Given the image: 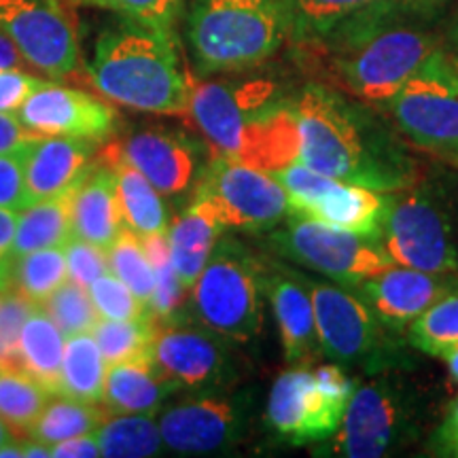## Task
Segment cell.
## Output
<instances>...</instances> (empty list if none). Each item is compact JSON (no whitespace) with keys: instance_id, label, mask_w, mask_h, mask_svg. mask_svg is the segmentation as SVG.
Segmentation results:
<instances>
[{"instance_id":"obj_1","label":"cell","mask_w":458,"mask_h":458,"mask_svg":"<svg viewBox=\"0 0 458 458\" xmlns=\"http://www.w3.org/2000/svg\"><path fill=\"white\" fill-rule=\"evenodd\" d=\"M293 106L303 164L334 181L382 193L411 187L414 162L368 106L325 85H308Z\"/></svg>"},{"instance_id":"obj_2","label":"cell","mask_w":458,"mask_h":458,"mask_svg":"<svg viewBox=\"0 0 458 458\" xmlns=\"http://www.w3.org/2000/svg\"><path fill=\"white\" fill-rule=\"evenodd\" d=\"M331 72L348 94L385 106L397 89L439 51L437 32L422 3L386 0L318 38Z\"/></svg>"},{"instance_id":"obj_3","label":"cell","mask_w":458,"mask_h":458,"mask_svg":"<svg viewBox=\"0 0 458 458\" xmlns=\"http://www.w3.org/2000/svg\"><path fill=\"white\" fill-rule=\"evenodd\" d=\"M89 81L114 105L151 114H187L191 79L174 32L136 21L106 28L88 66Z\"/></svg>"},{"instance_id":"obj_4","label":"cell","mask_w":458,"mask_h":458,"mask_svg":"<svg viewBox=\"0 0 458 458\" xmlns=\"http://www.w3.org/2000/svg\"><path fill=\"white\" fill-rule=\"evenodd\" d=\"M291 32V0H191L187 9V47L198 74L259 66Z\"/></svg>"},{"instance_id":"obj_5","label":"cell","mask_w":458,"mask_h":458,"mask_svg":"<svg viewBox=\"0 0 458 458\" xmlns=\"http://www.w3.org/2000/svg\"><path fill=\"white\" fill-rule=\"evenodd\" d=\"M266 267L244 242L221 236L191 286L193 317L233 344L253 342L263 329Z\"/></svg>"},{"instance_id":"obj_6","label":"cell","mask_w":458,"mask_h":458,"mask_svg":"<svg viewBox=\"0 0 458 458\" xmlns=\"http://www.w3.org/2000/svg\"><path fill=\"white\" fill-rule=\"evenodd\" d=\"M418 435L416 399L391 369L369 374L354 385L342 425L325 442L314 445V456L380 458L411 444Z\"/></svg>"},{"instance_id":"obj_7","label":"cell","mask_w":458,"mask_h":458,"mask_svg":"<svg viewBox=\"0 0 458 458\" xmlns=\"http://www.w3.org/2000/svg\"><path fill=\"white\" fill-rule=\"evenodd\" d=\"M314 303V318L323 357L340 368L377 374L401 363L393 331L380 323L352 289L306 278Z\"/></svg>"},{"instance_id":"obj_8","label":"cell","mask_w":458,"mask_h":458,"mask_svg":"<svg viewBox=\"0 0 458 458\" xmlns=\"http://www.w3.org/2000/svg\"><path fill=\"white\" fill-rule=\"evenodd\" d=\"M274 253L354 289L394 263L380 242L308 216L289 215L267 236Z\"/></svg>"},{"instance_id":"obj_9","label":"cell","mask_w":458,"mask_h":458,"mask_svg":"<svg viewBox=\"0 0 458 458\" xmlns=\"http://www.w3.org/2000/svg\"><path fill=\"white\" fill-rule=\"evenodd\" d=\"M253 408L250 388L189 393L157 414L165 450L176 456L225 454L249 435Z\"/></svg>"},{"instance_id":"obj_10","label":"cell","mask_w":458,"mask_h":458,"mask_svg":"<svg viewBox=\"0 0 458 458\" xmlns=\"http://www.w3.org/2000/svg\"><path fill=\"white\" fill-rule=\"evenodd\" d=\"M385 108L416 147L458 165V72L442 49L401 85Z\"/></svg>"},{"instance_id":"obj_11","label":"cell","mask_w":458,"mask_h":458,"mask_svg":"<svg viewBox=\"0 0 458 458\" xmlns=\"http://www.w3.org/2000/svg\"><path fill=\"white\" fill-rule=\"evenodd\" d=\"M380 246L394 266L431 274H458V244L452 223L425 189L393 193Z\"/></svg>"},{"instance_id":"obj_12","label":"cell","mask_w":458,"mask_h":458,"mask_svg":"<svg viewBox=\"0 0 458 458\" xmlns=\"http://www.w3.org/2000/svg\"><path fill=\"white\" fill-rule=\"evenodd\" d=\"M232 340L198 320L174 318L156 323L151 357L181 391H216L232 388L238 380V360Z\"/></svg>"},{"instance_id":"obj_13","label":"cell","mask_w":458,"mask_h":458,"mask_svg":"<svg viewBox=\"0 0 458 458\" xmlns=\"http://www.w3.org/2000/svg\"><path fill=\"white\" fill-rule=\"evenodd\" d=\"M213 199L227 229L270 233L289 216L284 187L267 172L229 156H213L198 185Z\"/></svg>"},{"instance_id":"obj_14","label":"cell","mask_w":458,"mask_h":458,"mask_svg":"<svg viewBox=\"0 0 458 458\" xmlns=\"http://www.w3.org/2000/svg\"><path fill=\"white\" fill-rule=\"evenodd\" d=\"M280 100L276 83L270 79H191L187 114L215 156L236 157L246 125Z\"/></svg>"},{"instance_id":"obj_15","label":"cell","mask_w":458,"mask_h":458,"mask_svg":"<svg viewBox=\"0 0 458 458\" xmlns=\"http://www.w3.org/2000/svg\"><path fill=\"white\" fill-rule=\"evenodd\" d=\"M0 32L49 81H62L79 68L77 30L57 0H0Z\"/></svg>"},{"instance_id":"obj_16","label":"cell","mask_w":458,"mask_h":458,"mask_svg":"<svg viewBox=\"0 0 458 458\" xmlns=\"http://www.w3.org/2000/svg\"><path fill=\"white\" fill-rule=\"evenodd\" d=\"M346 408L320 391L314 371L293 368L272 385L263 420L280 444L310 445L325 442L340 428Z\"/></svg>"},{"instance_id":"obj_17","label":"cell","mask_w":458,"mask_h":458,"mask_svg":"<svg viewBox=\"0 0 458 458\" xmlns=\"http://www.w3.org/2000/svg\"><path fill=\"white\" fill-rule=\"evenodd\" d=\"M20 122L41 136H71L100 142L114 131V111L81 89L45 81L17 111Z\"/></svg>"},{"instance_id":"obj_18","label":"cell","mask_w":458,"mask_h":458,"mask_svg":"<svg viewBox=\"0 0 458 458\" xmlns=\"http://www.w3.org/2000/svg\"><path fill=\"white\" fill-rule=\"evenodd\" d=\"M454 291H458V274H431L401 266L354 286V293L393 334H403L435 301Z\"/></svg>"},{"instance_id":"obj_19","label":"cell","mask_w":458,"mask_h":458,"mask_svg":"<svg viewBox=\"0 0 458 458\" xmlns=\"http://www.w3.org/2000/svg\"><path fill=\"white\" fill-rule=\"evenodd\" d=\"M114 156L134 165L164 198H179L187 193L202 176L199 147L182 131L147 128L131 131L122 145L113 148Z\"/></svg>"},{"instance_id":"obj_20","label":"cell","mask_w":458,"mask_h":458,"mask_svg":"<svg viewBox=\"0 0 458 458\" xmlns=\"http://www.w3.org/2000/svg\"><path fill=\"white\" fill-rule=\"evenodd\" d=\"M263 283H266V297H270L274 318H276L286 363L293 368H308L323 359L306 276L289 267L276 266L274 270L266 267Z\"/></svg>"},{"instance_id":"obj_21","label":"cell","mask_w":458,"mask_h":458,"mask_svg":"<svg viewBox=\"0 0 458 458\" xmlns=\"http://www.w3.org/2000/svg\"><path fill=\"white\" fill-rule=\"evenodd\" d=\"M94 140L38 136L26 153V189L30 204L74 191L94 165Z\"/></svg>"},{"instance_id":"obj_22","label":"cell","mask_w":458,"mask_h":458,"mask_svg":"<svg viewBox=\"0 0 458 458\" xmlns=\"http://www.w3.org/2000/svg\"><path fill=\"white\" fill-rule=\"evenodd\" d=\"M225 232L227 225L221 219L219 208L206 196V191L196 187L191 202L174 221H170L165 233L172 267L185 289L191 291V286L196 284Z\"/></svg>"},{"instance_id":"obj_23","label":"cell","mask_w":458,"mask_h":458,"mask_svg":"<svg viewBox=\"0 0 458 458\" xmlns=\"http://www.w3.org/2000/svg\"><path fill=\"white\" fill-rule=\"evenodd\" d=\"M176 393H181V386L159 368L151 354H142L108 365L102 405L114 414L157 416Z\"/></svg>"},{"instance_id":"obj_24","label":"cell","mask_w":458,"mask_h":458,"mask_svg":"<svg viewBox=\"0 0 458 458\" xmlns=\"http://www.w3.org/2000/svg\"><path fill=\"white\" fill-rule=\"evenodd\" d=\"M393 193L331 181L320 196L297 216H308L344 232L380 242Z\"/></svg>"},{"instance_id":"obj_25","label":"cell","mask_w":458,"mask_h":458,"mask_svg":"<svg viewBox=\"0 0 458 458\" xmlns=\"http://www.w3.org/2000/svg\"><path fill=\"white\" fill-rule=\"evenodd\" d=\"M123 227L113 168L91 165L72 191V233L108 250Z\"/></svg>"},{"instance_id":"obj_26","label":"cell","mask_w":458,"mask_h":458,"mask_svg":"<svg viewBox=\"0 0 458 458\" xmlns=\"http://www.w3.org/2000/svg\"><path fill=\"white\" fill-rule=\"evenodd\" d=\"M236 159L267 174L297 162L300 159V125H297L293 102L280 100L257 114L244 128Z\"/></svg>"},{"instance_id":"obj_27","label":"cell","mask_w":458,"mask_h":458,"mask_svg":"<svg viewBox=\"0 0 458 458\" xmlns=\"http://www.w3.org/2000/svg\"><path fill=\"white\" fill-rule=\"evenodd\" d=\"M108 162H111L114 181H117L119 204H122L125 227L142 238L165 236L170 227V216L162 193L148 182L145 174H140L125 159L113 153Z\"/></svg>"},{"instance_id":"obj_28","label":"cell","mask_w":458,"mask_h":458,"mask_svg":"<svg viewBox=\"0 0 458 458\" xmlns=\"http://www.w3.org/2000/svg\"><path fill=\"white\" fill-rule=\"evenodd\" d=\"M66 337L51 320L41 303L28 314L20 335V369L41 382L51 394H57L62 357Z\"/></svg>"},{"instance_id":"obj_29","label":"cell","mask_w":458,"mask_h":458,"mask_svg":"<svg viewBox=\"0 0 458 458\" xmlns=\"http://www.w3.org/2000/svg\"><path fill=\"white\" fill-rule=\"evenodd\" d=\"M108 363L91 334L66 337L57 394L100 405L105 399Z\"/></svg>"},{"instance_id":"obj_30","label":"cell","mask_w":458,"mask_h":458,"mask_svg":"<svg viewBox=\"0 0 458 458\" xmlns=\"http://www.w3.org/2000/svg\"><path fill=\"white\" fill-rule=\"evenodd\" d=\"M72 233V191L34 202L20 213L11 257L64 246Z\"/></svg>"},{"instance_id":"obj_31","label":"cell","mask_w":458,"mask_h":458,"mask_svg":"<svg viewBox=\"0 0 458 458\" xmlns=\"http://www.w3.org/2000/svg\"><path fill=\"white\" fill-rule=\"evenodd\" d=\"M100 454L108 458H148L165 454L157 416L106 411L96 431Z\"/></svg>"},{"instance_id":"obj_32","label":"cell","mask_w":458,"mask_h":458,"mask_svg":"<svg viewBox=\"0 0 458 458\" xmlns=\"http://www.w3.org/2000/svg\"><path fill=\"white\" fill-rule=\"evenodd\" d=\"M102 416L105 411L100 410V405L85 403V401L64 397V394H51L41 416L37 418V422L26 435L41 444L54 445L68 437H77V435L96 433Z\"/></svg>"},{"instance_id":"obj_33","label":"cell","mask_w":458,"mask_h":458,"mask_svg":"<svg viewBox=\"0 0 458 458\" xmlns=\"http://www.w3.org/2000/svg\"><path fill=\"white\" fill-rule=\"evenodd\" d=\"M68 280L64 246L11 257V289L32 303H43Z\"/></svg>"},{"instance_id":"obj_34","label":"cell","mask_w":458,"mask_h":458,"mask_svg":"<svg viewBox=\"0 0 458 458\" xmlns=\"http://www.w3.org/2000/svg\"><path fill=\"white\" fill-rule=\"evenodd\" d=\"M51 399L41 382L21 369H0V418L20 433H28Z\"/></svg>"},{"instance_id":"obj_35","label":"cell","mask_w":458,"mask_h":458,"mask_svg":"<svg viewBox=\"0 0 458 458\" xmlns=\"http://www.w3.org/2000/svg\"><path fill=\"white\" fill-rule=\"evenodd\" d=\"M108 267L119 280L134 291V295L151 310L153 295H156V267L148 259L145 242L139 233L123 227L117 240L108 249Z\"/></svg>"},{"instance_id":"obj_36","label":"cell","mask_w":458,"mask_h":458,"mask_svg":"<svg viewBox=\"0 0 458 458\" xmlns=\"http://www.w3.org/2000/svg\"><path fill=\"white\" fill-rule=\"evenodd\" d=\"M405 331L410 346L442 359L444 352L458 346V291L435 301Z\"/></svg>"},{"instance_id":"obj_37","label":"cell","mask_w":458,"mask_h":458,"mask_svg":"<svg viewBox=\"0 0 458 458\" xmlns=\"http://www.w3.org/2000/svg\"><path fill=\"white\" fill-rule=\"evenodd\" d=\"M386 0H291L297 38H323L344 21Z\"/></svg>"},{"instance_id":"obj_38","label":"cell","mask_w":458,"mask_h":458,"mask_svg":"<svg viewBox=\"0 0 458 458\" xmlns=\"http://www.w3.org/2000/svg\"><path fill=\"white\" fill-rule=\"evenodd\" d=\"M156 331V318H134V320H106L96 323L91 335L98 342L102 357L108 365L122 360L151 354V340Z\"/></svg>"},{"instance_id":"obj_39","label":"cell","mask_w":458,"mask_h":458,"mask_svg":"<svg viewBox=\"0 0 458 458\" xmlns=\"http://www.w3.org/2000/svg\"><path fill=\"white\" fill-rule=\"evenodd\" d=\"M41 306L49 314L51 320L60 327L64 337L91 334L96 323L100 320L88 286L72 283L71 278L60 289H55Z\"/></svg>"},{"instance_id":"obj_40","label":"cell","mask_w":458,"mask_h":458,"mask_svg":"<svg viewBox=\"0 0 458 458\" xmlns=\"http://www.w3.org/2000/svg\"><path fill=\"white\" fill-rule=\"evenodd\" d=\"M71 3L113 11L123 20L170 32H174L176 21L181 20L185 7V0H71Z\"/></svg>"},{"instance_id":"obj_41","label":"cell","mask_w":458,"mask_h":458,"mask_svg":"<svg viewBox=\"0 0 458 458\" xmlns=\"http://www.w3.org/2000/svg\"><path fill=\"white\" fill-rule=\"evenodd\" d=\"M91 301L100 318L106 320H134L151 317V310L142 303L134 291L113 272L102 274L88 286Z\"/></svg>"},{"instance_id":"obj_42","label":"cell","mask_w":458,"mask_h":458,"mask_svg":"<svg viewBox=\"0 0 458 458\" xmlns=\"http://www.w3.org/2000/svg\"><path fill=\"white\" fill-rule=\"evenodd\" d=\"M37 303L9 289L0 303V369H20V335Z\"/></svg>"},{"instance_id":"obj_43","label":"cell","mask_w":458,"mask_h":458,"mask_svg":"<svg viewBox=\"0 0 458 458\" xmlns=\"http://www.w3.org/2000/svg\"><path fill=\"white\" fill-rule=\"evenodd\" d=\"M64 255L68 278L81 286H89L102 274L111 272V267H108V250L83 238L72 236L64 244Z\"/></svg>"},{"instance_id":"obj_44","label":"cell","mask_w":458,"mask_h":458,"mask_svg":"<svg viewBox=\"0 0 458 458\" xmlns=\"http://www.w3.org/2000/svg\"><path fill=\"white\" fill-rule=\"evenodd\" d=\"M30 145L0 153V206L15 213L30 206L26 189V153Z\"/></svg>"},{"instance_id":"obj_45","label":"cell","mask_w":458,"mask_h":458,"mask_svg":"<svg viewBox=\"0 0 458 458\" xmlns=\"http://www.w3.org/2000/svg\"><path fill=\"white\" fill-rule=\"evenodd\" d=\"M43 83V79L32 77L21 68L0 71V113L17 114V111L24 106L28 96L37 88H41Z\"/></svg>"},{"instance_id":"obj_46","label":"cell","mask_w":458,"mask_h":458,"mask_svg":"<svg viewBox=\"0 0 458 458\" xmlns=\"http://www.w3.org/2000/svg\"><path fill=\"white\" fill-rule=\"evenodd\" d=\"M38 136L41 134H34L32 130H28L17 114L0 113V153L17 151V148L30 145Z\"/></svg>"},{"instance_id":"obj_47","label":"cell","mask_w":458,"mask_h":458,"mask_svg":"<svg viewBox=\"0 0 458 458\" xmlns=\"http://www.w3.org/2000/svg\"><path fill=\"white\" fill-rule=\"evenodd\" d=\"M51 448V458H98L100 444L96 433L77 435V437H68L64 442H57Z\"/></svg>"},{"instance_id":"obj_48","label":"cell","mask_w":458,"mask_h":458,"mask_svg":"<svg viewBox=\"0 0 458 458\" xmlns=\"http://www.w3.org/2000/svg\"><path fill=\"white\" fill-rule=\"evenodd\" d=\"M17 223H20V213L0 206V255H11Z\"/></svg>"},{"instance_id":"obj_49","label":"cell","mask_w":458,"mask_h":458,"mask_svg":"<svg viewBox=\"0 0 458 458\" xmlns=\"http://www.w3.org/2000/svg\"><path fill=\"white\" fill-rule=\"evenodd\" d=\"M21 57L20 51L13 45V41L7 37V34L0 32V71H7V68H21Z\"/></svg>"},{"instance_id":"obj_50","label":"cell","mask_w":458,"mask_h":458,"mask_svg":"<svg viewBox=\"0 0 458 458\" xmlns=\"http://www.w3.org/2000/svg\"><path fill=\"white\" fill-rule=\"evenodd\" d=\"M452 435H458V397L454 399V403L450 405L448 416H445L444 425L437 428V433L433 435V439H445L452 437Z\"/></svg>"},{"instance_id":"obj_51","label":"cell","mask_w":458,"mask_h":458,"mask_svg":"<svg viewBox=\"0 0 458 458\" xmlns=\"http://www.w3.org/2000/svg\"><path fill=\"white\" fill-rule=\"evenodd\" d=\"M433 450L437 456H450L458 458V435L445 439H433Z\"/></svg>"},{"instance_id":"obj_52","label":"cell","mask_w":458,"mask_h":458,"mask_svg":"<svg viewBox=\"0 0 458 458\" xmlns=\"http://www.w3.org/2000/svg\"><path fill=\"white\" fill-rule=\"evenodd\" d=\"M0 458H24V442H17L13 437L0 448Z\"/></svg>"},{"instance_id":"obj_53","label":"cell","mask_w":458,"mask_h":458,"mask_svg":"<svg viewBox=\"0 0 458 458\" xmlns=\"http://www.w3.org/2000/svg\"><path fill=\"white\" fill-rule=\"evenodd\" d=\"M442 359L445 360V368L450 371V377L458 385V346L450 348L448 352H444Z\"/></svg>"},{"instance_id":"obj_54","label":"cell","mask_w":458,"mask_h":458,"mask_svg":"<svg viewBox=\"0 0 458 458\" xmlns=\"http://www.w3.org/2000/svg\"><path fill=\"white\" fill-rule=\"evenodd\" d=\"M0 289H11V255H0Z\"/></svg>"},{"instance_id":"obj_55","label":"cell","mask_w":458,"mask_h":458,"mask_svg":"<svg viewBox=\"0 0 458 458\" xmlns=\"http://www.w3.org/2000/svg\"><path fill=\"white\" fill-rule=\"evenodd\" d=\"M11 439H13V428H11L7 422L0 418V448H3L7 442H11Z\"/></svg>"},{"instance_id":"obj_56","label":"cell","mask_w":458,"mask_h":458,"mask_svg":"<svg viewBox=\"0 0 458 458\" xmlns=\"http://www.w3.org/2000/svg\"><path fill=\"white\" fill-rule=\"evenodd\" d=\"M7 293V289H0V303H3V297Z\"/></svg>"}]
</instances>
